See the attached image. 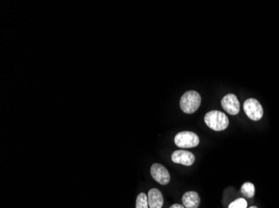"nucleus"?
I'll return each mask as SVG.
<instances>
[{
    "mask_svg": "<svg viewBox=\"0 0 279 208\" xmlns=\"http://www.w3.org/2000/svg\"><path fill=\"white\" fill-rule=\"evenodd\" d=\"M204 121L206 124L214 131H223L229 125V120L225 113L218 110L207 112L205 115Z\"/></svg>",
    "mask_w": 279,
    "mask_h": 208,
    "instance_id": "obj_1",
    "label": "nucleus"
},
{
    "mask_svg": "<svg viewBox=\"0 0 279 208\" xmlns=\"http://www.w3.org/2000/svg\"><path fill=\"white\" fill-rule=\"evenodd\" d=\"M201 102V95L196 91H187L181 98L180 107L183 112L191 114L198 109Z\"/></svg>",
    "mask_w": 279,
    "mask_h": 208,
    "instance_id": "obj_2",
    "label": "nucleus"
},
{
    "mask_svg": "<svg viewBox=\"0 0 279 208\" xmlns=\"http://www.w3.org/2000/svg\"><path fill=\"white\" fill-rule=\"evenodd\" d=\"M175 144L180 148H191L199 144L200 139L195 133L190 131L181 132L174 139Z\"/></svg>",
    "mask_w": 279,
    "mask_h": 208,
    "instance_id": "obj_3",
    "label": "nucleus"
},
{
    "mask_svg": "<svg viewBox=\"0 0 279 208\" xmlns=\"http://www.w3.org/2000/svg\"><path fill=\"white\" fill-rule=\"evenodd\" d=\"M244 112L252 121L260 120L263 116V108L260 103L255 99H248L243 104Z\"/></svg>",
    "mask_w": 279,
    "mask_h": 208,
    "instance_id": "obj_4",
    "label": "nucleus"
},
{
    "mask_svg": "<svg viewBox=\"0 0 279 208\" xmlns=\"http://www.w3.org/2000/svg\"><path fill=\"white\" fill-rule=\"evenodd\" d=\"M150 174L155 181L161 185H167L171 180L169 172L164 166L159 163H154L150 168Z\"/></svg>",
    "mask_w": 279,
    "mask_h": 208,
    "instance_id": "obj_5",
    "label": "nucleus"
},
{
    "mask_svg": "<svg viewBox=\"0 0 279 208\" xmlns=\"http://www.w3.org/2000/svg\"><path fill=\"white\" fill-rule=\"evenodd\" d=\"M221 104L223 109L229 114L236 115L240 111V103L236 95L234 94H227L226 96L223 97Z\"/></svg>",
    "mask_w": 279,
    "mask_h": 208,
    "instance_id": "obj_6",
    "label": "nucleus"
},
{
    "mask_svg": "<svg viewBox=\"0 0 279 208\" xmlns=\"http://www.w3.org/2000/svg\"><path fill=\"white\" fill-rule=\"evenodd\" d=\"M172 160L173 163L178 164L191 166L195 162V156L186 150H177L172 153Z\"/></svg>",
    "mask_w": 279,
    "mask_h": 208,
    "instance_id": "obj_7",
    "label": "nucleus"
},
{
    "mask_svg": "<svg viewBox=\"0 0 279 208\" xmlns=\"http://www.w3.org/2000/svg\"><path fill=\"white\" fill-rule=\"evenodd\" d=\"M147 200L150 208H161L163 206V196L156 188H152L149 191Z\"/></svg>",
    "mask_w": 279,
    "mask_h": 208,
    "instance_id": "obj_8",
    "label": "nucleus"
},
{
    "mask_svg": "<svg viewBox=\"0 0 279 208\" xmlns=\"http://www.w3.org/2000/svg\"><path fill=\"white\" fill-rule=\"evenodd\" d=\"M200 197L196 192H187L183 195V203L186 208H198L200 205Z\"/></svg>",
    "mask_w": 279,
    "mask_h": 208,
    "instance_id": "obj_9",
    "label": "nucleus"
},
{
    "mask_svg": "<svg viewBox=\"0 0 279 208\" xmlns=\"http://www.w3.org/2000/svg\"><path fill=\"white\" fill-rule=\"evenodd\" d=\"M241 192L247 198H252L255 193L254 185L251 182H245L244 184L242 185V187H241Z\"/></svg>",
    "mask_w": 279,
    "mask_h": 208,
    "instance_id": "obj_10",
    "label": "nucleus"
},
{
    "mask_svg": "<svg viewBox=\"0 0 279 208\" xmlns=\"http://www.w3.org/2000/svg\"><path fill=\"white\" fill-rule=\"evenodd\" d=\"M147 196L145 193H140L137 196V203H136V208H148Z\"/></svg>",
    "mask_w": 279,
    "mask_h": 208,
    "instance_id": "obj_11",
    "label": "nucleus"
},
{
    "mask_svg": "<svg viewBox=\"0 0 279 208\" xmlns=\"http://www.w3.org/2000/svg\"><path fill=\"white\" fill-rule=\"evenodd\" d=\"M247 201L244 198H238L236 201H234L229 205L228 208H247Z\"/></svg>",
    "mask_w": 279,
    "mask_h": 208,
    "instance_id": "obj_12",
    "label": "nucleus"
},
{
    "mask_svg": "<svg viewBox=\"0 0 279 208\" xmlns=\"http://www.w3.org/2000/svg\"><path fill=\"white\" fill-rule=\"evenodd\" d=\"M170 208H186L184 206L181 205V204H173V205L171 206Z\"/></svg>",
    "mask_w": 279,
    "mask_h": 208,
    "instance_id": "obj_13",
    "label": "nucleus"
},
{
    "mask_svg": "<svg viewBox=\"0 0 279 208\" xmlns=\"http://www.w3.org/2000/svg\"><path fill=\"white\" fill-rule=\"evenodd\" d=\"M257 208V207H251V208Z\"/></svg>",
    "mask_w": 279,
    "mask_h": 208,
    "instance_id": "obj_14",
    "label": "nucleus"
}]
</instances>
